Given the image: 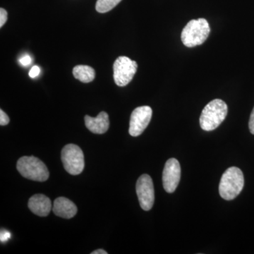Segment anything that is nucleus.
Segmentation results:
<instances>
[{"mask_svg": "<svg viewBox=\"0 0 254 254\" xmlns=\"http://www.w3.org/2000/svg\"><path fill=\"white\" fill-rule=\"evenodd\" d=\"M9 123V118L2 110H0V125L6 126Z\"/></svg>", "mask_w": 254, "mask_h": 254, "instance_id": "obj_15", "label": "nucleus"}, {"mask_svg": "<svg viewBox=\"0 0 254 254\" xmlns=\"http://www.w3.org/2000/svg\"><path fill=\"white\" fill-rule=\"evenodd\" d=\"M40 72H41V69L38 67V66H33V67L31 68V71L29 72V76L31 78H36V76H38L39 75Z\"/></svg>", "mask_w": 254, "mask_h": 254, "instance_id": "obj_17", "label": "nucleus"}, {"mask_svg": "<svg viewBox=\"0 0 254 254\" xmlns=\"http://www.w3.org/2000/svg\"><path fill=\"white\" fill-rule=\"evenodd\" d=\"M249 127H250L251 133L254 135V108L253 110H252V114H251Z\"/></svg>", "mask_w": 254, "mask_h": 254, "instance_id": "obj_19", "label": "nucleus"}, {"mask_svg": "<svg viewBox=\"0 0 254 254\" xmlns=\"http://www.w3.org/2000/svg\"><path fill=\"white\" fill-rule=\"evenodd\" d=\"M122 0H98L95 4V9L98 12L106 13L114 9Z\"/></svg>", "mask_w": 254, "mask_h": 254, "instance_id": "obj_14", "label": "nucleus"}, {"mask_svg": "<svg viewBox=\"0 0 254 254\" xmlns=\"http://www.w3.org/2000/svg\"><path fill=\"white\" fill-rule=\"evenodd\" d=\"M84 120L87 128L92 133L103 134L109 128V116L105 112H101L96 118H91L86 115L85 116Z\"/></svg>", "mask_w": 254, "mask_h": 254, "instance_id": "obj_11", "label": "nucleus"}, {"mask_svg": "<svg viewBox=\"0 0 254 254\" xmlns=\"http://www.w3.org/2000/svg\"><path fill=\"white\" fill-rule=\"evenodd\" d=\"M181 177V168L178 160L169 159L165 163L163 173V184L165 190L169 193L176 190Z\"/></svg>", "mask_w": 254, "mask_h": 254, "instance_id": "obj_9", "label": "nucleus"}, {"mask_svg": "<svg viewBox=\"0 0 254 254\" xmlns=\"http://www.w3.org/2000/svg\"><path fill=\"white\" fill-rule=\"evenodd\" d=\"M20 63L23 66H28L31 63V58L29 55H26V56L23 57L21 60H19Z\"/></svg>", "mask_w": 254, "mask_h": 254, "instance_id": "obj_20", "label": "nucleus"}, {"mask_svg": "<svg viewBox=\"0 0 254 254\" xmlns=\"http://www.w3.org/2000/svg\"><path fill=\"white\" fill-rule=\"evenodd\" d=\"M136 193L141 208L148 211L153 208L155 201V190L153 180L148 175H141L136 182Z\"/></svg>", "mask_w": 254, "mask_h": 254, "instance_id": "obj_7", "label": "nucleus"}, {"mask_svg": "<svg viewBox=\"0 0 254 254\" xmlns=\"http://www.w3.org/2000/svg\"><path fill=\"white\" fill-rule=\"evenodd\" d=\"M73 75L76 79L83 83H90L94 80L95 70L87 65H77L73 69Z\"/></svg>", "mask_w": 254, "mask_h": 254, "instance_id": "obj_13", "label": "nucleus"}, {"mask_svg": "<svg viewBox=\"0 0 254 254\" xmlns=\"http://www.w3.org/2000/svg\"><path fill=\"white\" fill-rule=\"evenodd\" d=\"M151 108L149 106H141L132 112L129 123V134L133 137L140 136L151 120Z\"/></svg>", "mask_w": 254, "mask_h": 254, "instance_id": "obj_8", "label": "nucleus"}, {"mask_svg": "<svg viewBox=\"0 0 254 254\" xmlns=\"http://www.w3.org/2000/svg\"><path fill=\"white\" fill-rule=\"evenodd\" d=\"M227 112L228 108L223 100L215 99L210 101L200 115V125L202 129L210 131L218 128L226 118Z\"/></svg>", "mask_w": 254, "mask_h": 254, "instance_id": "obj_2", "label": "nucleus"}, {"mask_svg": "<svg viewBox=\"0 0 254 254\" xmlns=\"http://www.w3.org/2000/svg\"><path fill=\"white\" fill-rule=\"evenodd\" d=\"M7 21V12L6 10L1 8L0 9V27H2Z\"/></svg>", "mask_w": 254, "mask_h": 254, "instance_id": "obj_16", "label": "nucleus"}, {"mask_svg": "<svg viewBox=\"0 0 254 254\" xmlns=\"http://www.w3.org/2000/svg\"><path fill=\"white\" fill-rule=\"evenodd\" d=\"M245 178L240 168L231 167L223 173L219 185V193L223 199H235L243 190Z\"/></svg>", "mask_w": 254, "mask_h": 254, "instance_id": "obj_1", "label": "nucleus"}, {"mask_svg": "<svg viewBox=\"0 0 254 254\" xmlns=\"http://www.w3.org/2000/svg\"><path fill=\"white\" fill-rule=\"evenodd\" d=\"M210 32V26L205 18L191 20L182 32V43L187 48L200 46L206 41Z\"/></svg>", "mask_w": 254, "mask_h": 254, "instance_id": "obj_3", "label": "nucleus"}, {"mask_svg": "<svg viewBox=\"0 0 254 254\" xmlns=\"http://www.w3.org/2000/svg\"><path fill=\"white\" fill-rule=\"evenodd\" d=\"M53 210L57 216L70 219L72 218L77 213V207L68 198L59 197L55 200Z\"/></svg>", "mask_w": 254, "mask_h": 254, "instance_id": "obj_12", "label": "nucleus"}, {"mask_svg": "<svg viewBox=\"0 0 254 254\" xmlns=\"http://www.w3.org/2000/svg\"><path fill=\"white\" fill-rule=\"evenodd\" d=\"M138 64L127 57H120L113 65L114 79L118 86L124 87L131 81L136 73Z\"/></svg>", "mask_w": 254, "mask_h": 254, "instance_id": "obj_6", "label": "nucleus"}, {"mask_svg": "<svg viewBox=\"0 0 254 254\" xmlns=\"http://www.w3.org/2000/svg\"><path fill=\"white\" fill-rule=\"evenodd\" d=\"M61 159L65 170L71 175H80L84 169V155L78 145L67 144L64 147Z\"/></svg>", "mask_w": 254, "mask_h": 254, "instance_id": "obj_5", "label": "nucleus"}, {"mask_svg": "<svg viewBox=\"0 0 254 254\" xmlns=\"http://www.w3.org/2000/svg\"><path fill=\"white\" fill-rule=\"evenodd\" d=\"M11 234L9 232L6 231V230H1V235H0V238H1V242H5L6 241L9 240Z\"/></svg>", "mask_w": 254, "mask_h": 254, "instance_id": "obj_18", "label": "nucleus"}, {"mask_svg": "<svg viewBox=\"0 0 254 254\" xmlns=\"http://www.w3.org/2000/svg\"><path fill=\"white\" fill-rule=\"evenodd\" d=\"M91 254H108V252L103 250H98L93 251Z\"/></svg>", "mask_w": 254, "mask_h": 254, "instance_id": "obj_21", "label": "nucleus"}, {"mask_svg": "<svg viewBox=\"0 0 254 254\" xmlns=\"http://www.w3.org/2000/svg\"><path fill=\"white\" fill-rule=\"evenodd\" d=\"M18 173L28 180L46 182L49 178V171L40 159L34 156H23L16 164Z\"/></svg>", "mask_w": 254, "mask_h": 254, "instance_id": "obj_4", "label": "nucleus"}, {"mask_svg": "<svg viewBox=\"0 0 254 254\" xmlns=\"http://www.w3.org/2000/svg\"><path fill=\"white\" fill-rule=\"evenodd\" d=\"M28 208L32 213L40 217H46L52 210V202L48 197L43 194H35L30 198Z\"/></svg>", "mask_w": 254, "mask_h": 254, "instance_id": "obj_10", "label": "nucleus"}]
</instances>
